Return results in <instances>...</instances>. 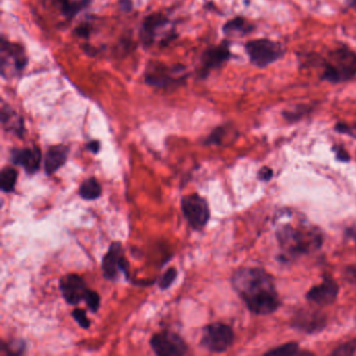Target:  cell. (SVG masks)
I'll use <instances>...</instances> for the list:
<instances>
[{"label":"cell","instance_id":"12","mask_svg":"<svg viewBox=\"0 0 356 356\" xmlns=\"http://www.w3.org/2000/svg\"><path fill=\"white\" fill-rule=\"evenodd\" d=\"M59 285L64 300L70 305H78L81 301H84L89 289L84 279L76 274H67L62 277Z\"/></svg>","mask_w":356,"mask_h":356},{"label":"cell","instance_id":"26","mask_svg":"<svg viewBox=\"0 0 356 356\" xmlns=\"http://www.w3.org/2000/svg\"><path fill=\"white\" fill-rule=\"evenodd\" d=\"M227 134L226 127H218L216 130L212 131L211 134L206 138L205 145H220L224 141L225 136Z\"/></svg>","mask_w":356,"mask_h":356},{"label":"cell","instance_id":"16","mask_svg":"<svg viewBox=\"0 0 356 356\" xmlns=\"http://www.w3.org/2000/svg\"><path fill=\"white\" fill-rule=\"evenodd\" d=\"M168 19L161 13H154L147 16L141 26L140 38L145 45L153 44L157 32L162 26L168 24Z\"/></svg>","mask_w":356,"mask_h":356},{"label":"cell","instance_id":"13","mask_svg":"<svg viewBox=\"0 0 356 356\" xmlns=\"http://www.w3.org/2000/svg\"><path fill=\"white\" fill-rule=\"evenodd\" d=\"M231 58L228 42H222L218 47H209L202 55V78H207L211 70L222 67Z\"/></svg>","mask_w":356,"mask_h":356},{"label":"cell","instance_id":"36","mask_svg":"<svg viewBox=\"0 0 356 356\" xmlns=\"http://www.w3.org/2000/svg\"><path fill=\"white\" fill-rule=\"evenodd\" d=\"M120 5L124 11H131L133 8L132 0H120Z\"/></svg>","mask_w":356,"mask_h":356},{"label":"cell","instance_id":"2","mask_svg":"<svg viewBox=\"0 0 356 356\" xmlns=\"http://www.w3.org/2000/svg\"><path fill=\"white\" fill-rule=\"evenodd\" d=\"M277 239L281 249L289 256L312 253L323 245V235L318 229L305 225H285L277 231Z\"/></svg>","mask_w":356,"mask_h":356},{"label":"cell","instance_id":"15","mask_svg":"<svg viewBox=\"0 0 356 356\" xmlns=\"http://www.w3.org/2000/svg\"><path fill=\"white\" fill-rule=\"evenodd\" d=\"M41 151L38 147H24L11 151V161L15 165L22 166L28 174H36L40 168Z\"/></svg>","mask_w":356,"mask_h":356},{"label":"cell","instance_id":"4","mask_svg":"<svg viewBox=\"0 0 356 356\" xmlns=\"http://www.w3.org/2000/svg\"><path fill=\"white\" fill-rule=\"evenodd\" d=\"M245 53L253 65L259 68L275 63L282 59L285 49L282 45L270 39H257L249 41L245 47Z\"/></svg>","mask_w":356,"mask_h":356},{"label":"cell","instance_id":"3","mask_svg":"<svg viewBox=\"0 0 356 356\" xmlns=\"http://www.w3.org/2000/svg\"><path fill=\"white\" fill-rule=\"evenodd\" d=\"M355 76L356 51L341 45L329 53L321 80L331 84H341Z\"/></svg>","mask_w":356,"mask_h":356},{"label":"cell","instance_id":"19","mask_svg":"<svg viewBox=\"0 0 356 356\" xmlns=\"http://www.w3.org/2000/svg\"><path fill=\"white\" fill-rule=\"evenodd\" d=\"M79 195L86 201L99 199L102 195V186L95 178H89L81 184Z\"/></svg>","mask_w":356,"mask_h":356},{"label":"cell","instance_id":"8","mask_svg":"<svg viewBox=\"0 0 356 356\" xmlns=\"http://www.w3.org/2000/svg\"><path fill=\"white\" fill-rule=\"evenodd\" d=\"M149 343L154 352L160 356L184 355L188 350L184 339L170 331L156 333L152 337Z\"/></svg>","mask_w":356,"mask_h":356},{"label":"cell","instance_id":"33","mask_svg":"<svg viewBox=\"0 0 356 356\" xmlns=\"http://www.w3.org/2000/svg\"><path fill=\"white\" fill-rule=\"evenodd\" d=\"M333 151L337 154V159L341 160L343 162H347L350 160L349 154L347 153V151L343 149V147H333Z\"/></svg>","mask_w":356,"mask_h":356},{"label":"cell","instance_id":"11","mask_svg":"<svg viewBox=\"0 0 356 356\" xmlns=\"http://www.w3.org/2000/svg\"><path fill=\"white\" fill-rule=\"evenodd\" d=\"M184 70V67H166L165 65L157 63L155 66H152V70L145 74V83L149 86L158 87V88H168L170 86H174L176 84H183L184 78H175V74Z\"/></svg>","mask_w":356,"mask_h":356},{"label":"cell","instance_id":"34","mask_svg":"<svg viewBox=\"0 0 356 356\" xmlns=\"http://www.w3.org/2000/svg\"><path fill=\"white\" fill-rule=\"evenodd\" d=\"M273 177V170L268 168H264L259 170V174H258V178L261 181H268L270 180V178Z\"/></svg>","mask_w":356,"mask_h":356},{"label":"cell","instance_id":"20","mask_svg":"<svg viewBox=\"0 0 356 356\" xmlns=\"http://www.w3.org/2000/svg\"><path fill=\"white\" fill-rule=\"evenodd\" d=\"M254 30V26L250 24L245 18L236 17L234 19L229 20L224 28L222 32L226 35L239 34L241 36L249 34Z\"/></svg>","mask_w":356,"mask_h":356},{"label":"cell","instance_id":"22","mask_svg":"<svg viewBox=\"0 0 356 356\" xmlns=\"http://www.w3.org/2000/svg\"><path fill=\"white\" fill-rule=\"evenodd\" d=\"M18 172L13 168H3L0 174V186L3 193H11L15 188L16 182H17Z\"/></svg>","mask_w":356,"mask_h":356},{"label":"cell","instance_id":"32","mask_svg":"<svg viewBox=\"0 0 356 356\" xmlns=\"http://www.w3.org/2000/svg\"><path fill=\"white\" fill-rule=\"evenodd\" d=\"M74 33H76V36L80 37V38L89 39L91 34L90 26L87 24H80V26L76 29Z\"/></svg>","mask_w":356,"mask_h":356},{"label":"cell","instance_id":"37","mask_svg":"<svg viewBox=\"0 0 356 356\" xmlns=\"http://www.w3.org/2000/svg\"><path fill=\"white\" fill-rule=\"evenodd\" d=\"M346 1H347L348 7L356 12V0H346Z\"/></svg>","mask_w":356,"mask_h":356},{"label":"cell","instance_id":"6","mask_svg":"<svg viewBox=\"0 0 356 356\" xmlns=\"http://www.w3.org/2000/svg\"><path fill=\"white\" fill-rule=\"evenodd\" d=\"M181 209L185 220L195 230H202L209 220V205L203 197L197 193L183 197L181 201Z\"/></svg>","mask_w":356,"mask_h":356},{"label":"cell","instance_id":"9","mask_svg":"<svg viewBox=\"0 0 356 356\" xmlns=\"http://www.w3.org/2000/svg\"><path fill=\"white\" fill-rule=\"evenodd\" d=\"M0 53H1V74H5L6 70H9V67H12L13 72L18 74L28 66V56L24 47L18 43L6 40L5 37L1 38Z\"/></svg>","mask_w":356,"mask_h":356},{"label":"cell","instance_id":"28","mask_svg":"<svg viewBox=\"0 0 356 356\" xmlns=\"http://www.w3.org/2000/svg\"><path fill=\"white\" fill-rule=\"evenodd\" d=\"M72 318L76 321L80 327L84 329H88L90 327L91 323L90 320L87 318L86 312L84 309H81V308H76V309L72 312Z\"/></svg>","mask_w":356,"mask_h":356},{"label":"cell","instance_id":"14","mask_svg":"<svg viewBox=\"0 0 356 356\" xmlns=\"http://www.w3.org/2000/svg\"><path fill=\"white\" fill-rule=\"evenodd\" d=\"M339 293V286L331 277L325 276L323 282L316 286L312 287L306 298L308 301L316 305L325 306L333 303Z\"/></svg>","mask_w":356,"mask_h":356},{"label":"cell","instance_id":"31","mask_svg":"<svg viewBox=\"0 0 356 356\" xmlns=\"http://www.w3.org/2000/svg\"><path fill=\"white\" fill-rule=\"evenodd\" d=\"M343 277L348 282L356 285V264L346 266L345 270H343Z\"/></svg>","mask_w":356,"mask_h":356},{"label":"cell","instance_id":"7","mask_svg":"<svg viewBox=\"0 0 356 356\" xmlns=\"http://www.w3.org/2000/svg\"><path fill=\"white\" fill-rule=\"evenodd\" d=\"M102 270L107 280L115 281L120 274L129 277V262L124 256L122 243H113L102 259Z\"/></svg>","mask_w":356,"mask_h":356},{"label":"cell","instance_id":"18","mask_svg":"<svg viewBox=\"0 0 356 356\" xmlns=\"http://www.w3.org/2000/svg\"><path fill=\"white\" fill-rule=\"evenodd\" d=\"M1 124L7 132L13 133L19 138L24 137L26 132L24 118L18 115V113L5 103H3V107H1Z\"/></svg>","mask_w":356,"mask_h":356},{"label":"cell","instance_id":"17","mask_svg":"<svg viewBox=\"0 0 356 356\" xmlns=\"http://www.w3.org/2000/svg\"><path fill=\"white\" fill-rule=\"evenodd\" d=\"M70 147L66 145H54L47 149L44 159L45 172L47 175L55 174L67 161Z\"/></svg>","mask_w":356,"mask_h":356},{"label":"cell","instance_id":"24","mask_svg":"<svg viewBox=\"0 0 356 356\" xmlns=\"http://www.w3.org/2000/svg\"><path fill=\"white\" fill-rule=\"evenodd\" d=\"M298 350H299V346L296 343H285V345L280 346V347L276 348V349L270 350V351L266 352V355L273 356H291L297 354Z\"/></svg>","mask_w":356,"mask_h":356},{"label":"cell","instance_id":"25","mask_svg":"<svg viewBox=\"0 0 356 356\" xmlns=\"http://www.w3.org/2000/svg\"><path fill=\"white\" fill-rule=\"evenodd\" d=\"M177 275H178V272H177L176 268H168V270L160 277L159 281H158V285H159L160 289H161L162 291L170 289L172 283L176 280Z\"/></svg>","mask_w":356,"mask_h":356},{"label":"cell","instance_id":"5","mask_svg":"<svg viewBox=\"0 0 356 356\" xmlns=\"http://www.w3.org/2000/svg\"><path fill=\"white\" fill-rule=\"evenodd\" d=\"M234 341V332L228 325L213 323L204 328L201 346L212 353H222L228 350Z\"/></svg>","mask_w":356,"mask_h":356},{"label":"cell","instance_id":"23","mask_svg":"<svg viewBox=\"0 0 356 356\" xmlns=\"http://www.w3.org/2000/svg\"><path fill=\"white\" fill-rule=\"evenodd\" d=\"M312 109L314 108L312 106L298 105L293 110H287V111L283 112V116L287 122H296L302 120L304 116L307 115L309 112L312 111Z\"/></svg>","mask_w":356,"mask_h":356},{"label":"cell","instance_id":"30","mask_svg":"<svg viewBox=\"0 0 356 356\" xmlns=\"http://www.w3.org/2000/svg\"><path fill=\"white\" fill-rule=\"evenodd\" d=\"M334 129L337 133L349 135V136L356 138V124H343V122H339V124H335Z\"/></svg>","mask_w":356,"mask_h":356},{"label":"cell","instance_id":"27","mask_svg":"<svg viewBox=\"0 0 356 356\" xmlns=\"http://www.w3.org/2000/svg\"><path fill=\"white\" fill-rule=\"evenodd\" d=\"M84 301L88 305L89 309L91 312H97L99 310V305H101V297L97 291L88 289L86 296H85Z\"/></svg>","mask_w":356,"mask_h":356},{"label":"cell","instance_id":"1","mask_svg":"<svg viewBox=\"0 0 356 356\" xmlns=\"http://www.w3.org/2000/svg\"><path fill=\"white\" fill-rule=\"evenodd\" d=\"M232 286L253 314L266 316L280 306L273 277L262 268H239L233 274Z\"/></svg>","mask_w":356,"mask_h":356},{"label":"cell","instance_id":"21","mask_svg":"<svg viewBox=\"0 0 356 356\" xmlns=\"http://www.w3.org/2000/svg\"><path fill=\"white\" fill-rule=\"evenodd\" d=\"M58 1H59L62 13L68 19H72L90 3V0H80L76 3H72V0H58Z\"/></svg>","mask_w":356,"mask_h":356},{"label":"cell","instance_id":"35","mask_svg":"<svg viewBox=\"0 0 356 356\" xmlns=\"http://www.w3.org/2000/svg\"><path fill=\"white\" fill-rule=\"evenodd\" d=\"M86 147L88 151L91 152V153L97 154L99 153V149H101V143H99V141L92 140L87 145Z\"/></svg>","mask_w":356,"mask_h":356},{"label":"cell","instance_id":"10","mask_svg":"<svg viewBox=\"0 0 356 356\" xmlns=\"http://www.w3.org/2000/svg\"><path fill=\"white\" fill-rule=\"evenodd\" d=\"M327 316L323 312L314 309H300L291 320V326L301 332H321L326 327Z\"/></svg>","mask_w":356,"mask_h":356},{"label":"cell","instance_id":"29","mask_svg":"<svg viewBox=\"0 0 356 356\" xmlns=\"http://www.w3.org/2000/svg\"><path fill=\"white\" fill-rule=\"evenodd\" d=\"M355 341H350V343H343V345L337 347L332 352V355H352L355 352Z\"/></svg>","mask_w":356,"mask_h":356},{"label":"cell","instance_id":"38","mask_svg":"<svg viewBox=\"0 0 356 356\" xmlns=\"http://www.w3.org/2000/svg\"><path fill=\"white\" fill-rule=\"evenodd\" d=\"M352 233H353L354 236H355V238H356V231L355 230L352 231Z\"/></svg>","mask_w":356,"mask_h":356}]
</instances>
